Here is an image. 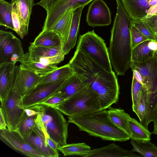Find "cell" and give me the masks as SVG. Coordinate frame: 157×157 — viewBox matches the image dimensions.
<instances>
[{"instance_id": "d6a6232c", "label": "cell", "mask_w": 157, "mask_h": 157, "mask_svg": "<svg viewBox=\"0 0 157 157\" xmlns=\"http://www.w3.org/2000/svg\"><path fill=\"white\" fill-rule=\"evenodd\" d=\"M36 116L37 115L28 116L21 123L18 131L25 139L29 137L36 127Z\"/></svg>"}, {"instance_id": "ab89813d", "label": "cell", "mask_w": 157, "mask_h": 157, "mask_svg": "<svg viewBox=\"0 0 157 157\" xmlns=\"http://www.w3.org/2000/svg\"><path fill=\"white\" fill-rule=\"evenodd\" d=\"M42 132L44 134L46 144L55 152L59 153L58 152L59 151L58 148L60 146L58 143L51 138L46 132L42 131Z\"/></svg>"}, {"instance_id": "ba28073f", "label": "cell", "mask_w": 157, "mask_h": 157, "mask_svg": "<svg viewBox=\"0 0 157 157\" xmlns=\"http://www.w3.org/2000/svg\"><path fill=\"white\" fill-rule=\"evenodd\" d=\"M25 54L21 40L10 31L0 30V63L19 61Z\"/></svg>"}, {"instance_id": "7dc6e473", "label": "cell", "mask_w": 157, "mask_h": 157, "mask_svg": "<svg viewBox=\"0 0 157 157\" xmlns=\"http://www.w3.org/2000/svg\"><path fill=\"white\" fill-rule=\"evenodd\" d=\"M156 52H157V50Z\"/></svg>"}, {"instance_id": "f35d334b", "label": "cell", "mask_w": 157, "mask_h": 157, "mask_svg": "<svg viewBox=\"0 0 157 157\" xmlns=\"http://www.w3.org/2000/svg\"><path fill=\"white\" fill-rule=\"evenodd\" d=\"M132 22L133 25L148 40L155 41V39L151 35L148 28L144 24L142 19L132 20Z\"/></svg>"}, {"instance_id": "44dd1931", "label": "cell", "mask_w": 157, "mask_h": 157, "mask_svg": "<svg viewBox=\"0 0 157 157\" xmlns=\"http://www.w3.org/2000/svg\"><path fill=\"white\" fill-rule=\"evenodd\" d=\"M85 6H82L74 10L68 37L62 48L63 53L65 55L67 54L76 44L79 30L80 18L82 10Z\"/></svg>"}, {"instance_id": "8992f818", "label": "cell", "mask_w": 157, "mask_h": 157, "mask_svg": "<svg viewBox=\"0 0 157 157\" xmlns=\"http://www.w3.org/2000/svg\"><path fill=\"white\" fill-rule=\"evenodd\" d=\"M77 48L87 55L107 71H113L108 49L105 41L94 30L79 36Z\"/></svg>"}, {"instance_id": "7a4b0ae2", "label": "cell", "mask_w": 157, "mask_h": 157, "mask_svg": "<svg viewBox=\"0 0 157 157\" xmlns=\"http://www.w3.org/2000/svg\"><path fill=\"white\" fill-rule=\"evenodd\" d=\"M117 12L111 30L109 56L117 75H124L130 68L132 49L130 29L132 19L121 0H115Z\"/></svg>"}, {"instance_id": "ee69618b", "label": "cell", "mask_w": 157, "mask_h": 157, "mask_svg": "<svg viewBox=\"0 0 157 157\" xmlns=\"http://www.w3.org/2000/svg\"><path fill=\"white\" fill-rule=\"evenodd\" d=\"M132 71L133 72V76L135 77L138 81L143 84V78L140 73L136 70H132Z\"/></svg>"}, {"instance_id": "4dcf8cb0", "label": "cell", "mask_w": 157, "mask_h": 157, "mask_svg": "<svg viewBox=\"0 0 157 157\" xmlns=\"http://www.w3.org/2000/svg\"><path fill=\"white\" fill-rule=\"evenodd\" d=\"M91 147L85 143L67 144L58 148L64 156L78 155L84 157L90 150Z\"/></svg>"}, {"instance_id": "277c9868", "label": "cell", "mask_w": 157, "mask_h": 157, "mask_svg": "<svg viewBox=\"0 0 157 157\" xmlns=\"http://www.w3.org/2000/svg\"><path fill=\"white\" fill-rule=\"evenodd\" d=\"M39 114L36 122L37 127L45 131L60 146L67 144L69 122L58 109L42 104L36 105Z\"/></svg>"}, {"instance_id": "1f68e13d", "label": "cell", "mask_w": 157, "mask_h": 157, "mask_svg": "<svg viewBox=\"0 0 157 157\" xmlns=\"http://www.w3.org/2000/svg\"><path fill=\"white\" fill-rule=\"evenodd\" d=\"M12 3L5 0H0V25L6 29H9L14 31L12 15Z\"/></svg>"}, {"instance_id": "9a60e30c", "label": "cell", "mask_w": 157, "mask_h": 157, "mask_svg": "<svg viewBox=\"0 0 157 157\" xmlns=\"http://www.w3.org/2000/svg\"><path fill=\"white\" fill-rule=\"evenodd\" d=\"M88 25L93 27L110 25L111 22L109 8L103 0H94L90 5L86 15Z\"/></svg>"}, {"instance_id": "4fadbf2b", "label": "cell", "mask_w": 157, "mask_h": 157, "mask_svg": "<svg viewBox=\"0 0 157 157\" xmlns=\"http://www.w3.org/2000/svg\"><path fill=\"white\" fill-rule=\"evenodd\" d=\"M94 0H58L47 12L43 31L49 30L60 19L63 14L71 9L74 10L86 6Z\"/></svg>"}, {"instance_id": "2e32d148", "label": "cell", "mask_w": 157, "mask_h": 157, "mask_svg": "<svg viewBox=\"0 0 157 157\" xmlns=\"http://www.w3.org/2000/svg\"><path fill=\"white\" fill-rule=\"evenodd\" d=\"M141 157L132 150L123 149L114 143L103 147L90 150L84 157Z\"/></svg>"}, {"instance_id": "836d02e7", "label": "cell", "mask_w": 157, "mask_h": 157, "mask_svg": "<svg viewBox=\"0 0 157 157\" xmlns=\"http://www.w3.org/2000/svg\"><path fill=\"white\" fill-rule=\"evenodd\" d=\"M130 32L131 47L132 49L141 43L149 40L133 25L132 21Z\"/></svg>"}, {"instance_id": "7402d4cb", "label": "cell", "mask_w": 157, "mask_h": 157, "mask_svg": "<svg viewBox=\"0 0 157 157\" xmlns=\"http://www.w3.org/2000/svg\"><path fill=\"white\" fill-rule=\"evenodd\" d=\"M32 43L36 46L51 48H62L63 46L60 35L52 30L42 31Z\"/></svg>"}, {"instance_id": "74e56055", "label": "cell", "mask_w": 157, "mask_h": 157, "mask_svg": "<svg viewBox=\"0 0 157 157\" xmlns=\"http://www.w3.org/2000/svg\"><path fill=\"white\" fill-rule=\"evenodd\" d=\"M66 99L65 96L58 91L54 95L40 104L52 107Z\"/></svg>"}, {"instance_id": "f546056e", "label": "cell", "mask_w": 157, "mask_h": 157, "mask_svg": "<svg viewBox=\"0 0 157 157\" xmlns=\"http://www.w3.org/2000/svg\"><path fill=\"white\" fill-rule=\"evenodd\" d=\"M87 86V85L74 73L69 78L65 85L59 92L64 95L67 99Z\"/></svg>"}, {"instance_id": "f1b7e54d", "label": "cell", "mask_w": 157, "mask_h": 157, "mask_svg": "<svg viewBox=\"0 0 157 157\" xmlns=\"http://www.w3.org/2000/svg\"><path fill=\"white\" fill-rule=\"evenodd\" d=\"M128 124L132 134L130 139L139 140H151V136L152 133L141 122L130 117Z\"/></svg>"}, {"instance_id": "8fae6325", "label": "cell", "mask_w": 157, "mask_h": 157, "mask_svg": "<svg viewBox=\"0 0 157 157\" xmlns=\"http://www.w3.org/2000/svg\"><path fill=\"white\" fill-rule=\"evenodd\" d=\"M41 77L21 64L16 65L12 89L23 98L37 86Z\"/></svg>"}, {"instance_id": "bcb514c9", "label": "cell", "mask_w": 157, "mask_h": 157, "mask_svg": "<svg viewBox=\"0 0 157 157\" xmlns=\"http://www.w3.org/2000/svg\"><path fill=\"white\" fill-rule=\"evenodd\" d=\"M153 122L154 129L152 133L157 135V112Z\"/></svg>"}, {"instance_id": "c3c4849f", "label": "cell", "mask_w": 157, "mask_h": 157, "mask_svg": "<svg viewBox=\"0 0 157 157\" xmlns=\"http://www.w3.org/2000/svg\"></svg>"}, {"instance_id": "7c38bea8", "label": "cell", "mask_w": 157, "mask_h": 157, "mask_svg": "<svg viewBox=\"0 0 157 157\" xmlns=\"http://www.w3.org/2000/svg\"><path fill=\"white\" fill-rule=\"evenodd\" d=\"M132 70L137 71L143 78L142 84L147 92L157 95V52L154 56L143 63L131 62Z\"/></svg>"}, {"instance_id": "cb8c5ba5", "label": "cell", "mask_w": 157, "mask_h": 157, "mask_svg": "<svg viewBox=\"0 0 157 157\" xmlns=\"http://www.w3.org/2000/svg\"><path fill=\"white\" fill-rule=\"evenodd\" d=\"M74 10L71 9L66 12L60 19L49 30L54 31L60 36L63 46L67 40L72 20Z\"/></svg>"}, {"instance_id": "603a6c76", "label": "cell", "mask_w": 157, "mask_h": 157, "mask_svg": "<svg viewBox=\"0 0 157 157\" xmlns=\"http://www.w3.org/2000/svg\"><path fill=\"white\" fill-rule=\"evenodd\" d=\"M18 62L24 68L41 76L46 75L59 68L56 65H45L33 60L30 59L28 52L25 53Z\"/></svg>"}, {"instance_id": "8d00e7d4", "label": "cell", "mask_w": 157, "mask_h": 157, "mask_svg": "<svg viewBox=\"0 0 157 157\" xmlns=\"http://www.w3.org/2000/svg\"><path fill=\"white\" fill-rule=\"evenodd\" d=\"M142 20L148 28L155 41L157 42V15L149 18H144Z\"/></svg>"}, {"instance_id": "9c48e42d", "label": "cell", "mask_w": 157, "mask_h": 157, "mask_svg": "<svg viewBox=\"0 0 157 157\" xmlns=\"http://www.w3.org/2000/svg\"><path fill=\"white\" fill-rule=\"evenodd\" d=\"M69 78L37 85L33 90L22 98L24 108L40 104L54 95L64 86Z\"/></svg>"}, {"instance_id": "e0dca14e", "label": "cell", "mask_w": 157, "mask_h": 157, "mask_svg": "<svg viewBox=\"0 0 157 157\" xmlns=\"http://www.w3.org/2000/svg\"><path fill=\"white\" fill-rule=\"evenodd\" d=\"M15 64L0 63V101L6 98L12 90L13 83Z\"/></svg>"}, {"instance_id": "60d3db41", "label": "cell", "mask_w": 157, "mask_h": 157, "mask_svg": "<svg viewBox=\"0 0 157 157\" xmlns=\"http://www.w3.org/2000/svg\"><path fill=\"white\" fill-rule=\"evenodd\" d=\"M58 1V0H40L36 4L43 7L47 12Z\"/></svg>"}, {"instance_id": "7bdbcfd3", "label": "cell", "mask_w": 157, "mask_h": 157, "mask_svg": "<svg viewBox=\"0 0 157 157\" xmlns=\"http://www.w3.org/2000/svg\"><path fill=\"white\" fill-rule=\"evenodd\" d=\"M6 124L4 116L0 109V129L1 130L5 129H6Z\"/></svg>"}, {"instance_id": "d4e9b609", "label": "cell", "mask_w": 157, "mask_h": 157, "mask_svg": "<svg viewBox=\"0 0 157 157\" xmlns=\"http://www.w3.org/2000/svg\"><path fill=\"white\" fill-rule=\"evenodd\" d=\"M107 110L109 118L114 124L127 133L131 139L132 134L128 124L131 117L130 115L122 109L113 108L111 106Z\"/></svg>"}, {"instance_id": "3957f363", "label": "cell", "mask_w": 157, "mask_h": 157, "mask_svg": "<svg viewBox=\"0 0 157 157\" xmlns=\"http://www.w3.org/2000/svg\"><path fill=\"white\" fill-rule=\"evenodd\" d=\"M69 123L76 125L80 131L105 140L124 141L130 139L125 132L109 118L106 109L68 116Z\"/></svg>"}, {"instance_id": "52a82bcc", "label": "cell", "mask_w": 157, "mask_h": 157, "mask_svg": "<svg viewBox=\"0 0 157 157\" xmlns=\"http://www.w3.org/2000/svg\"><path fill=\"white\" fill-rule=\"evenodd\" d=\"M0 109L4 116L7 129L17 131L28 116L22 102V97L12 89L7 97L1 101Z\"/></svg>"}, {"instance_id": "4316f807", "label": "cell", "mask_w": 157, "mask_h": 157, "mask_svg": "<svg viewBox=\"0 0 157 157\" xmlns=\"http://www.w3.org/2000/svg\"><path fill=\"white\" fill-rule=\"evenodd\" d=\"M74 74L73 69L68 63L46 75L42 76L38 85L67 78Z\"/></svg>"}, {"instance_id": "30bf717a", "label": "cell", "mask_w": 157, "mask_h": 157, "mask_svg": "<svg viewBox=\"0 0 157 157\" xmlns=\"http://www.w3.org/2000/svg\"><path fill=\"white\" fill-rule=\"evenodd\" d=\"M0 139L10 147L26 156L46 157L29 143L18 130H0Z\"/></svg>"}, {"instance_id": "484cf974", "label": "cell", "mask_w": 157, "mask_h": 157, "mask_svg": "<svg viewBox=\"0 0 157 157\" xmlns=\"http://www.w3.org/2000/svg\"><path fill=\"white\" fill-rule=\"evenodd\" d=\"M150 40L143 42L132 49L131 62L143 63L154 56L155 52L149 47L148 44Z\"/></svg>"}, {"instance_id": "ac0fdd59", "label": "cell", "mask_w": 157, "mask_h": 157, "mask_svg": "<svg viewBox=\"0 0 157 157\" xmlns=\"http://www.w3.org/2000/svg\"><path fill=\"white\" fill-rule=\"evenodd\" d=\"M149 0H121L125 11L133 20L145 17L151 7Z\"/></svg>"}, {"instance_id": "ffe728a7", "label": "cell", "mask_w": 157, "mask_h": 157, "mask_svg": "<svg viewBox=\"0 0 157 157\" xmlns=\"http://www.w3.org/2000/svg\"><path fill=\"white\" fill-rule=\"evenodd\" d=\"M16 3L20 14L21 25L19 36L23 39L28 32L30 16L34 2L33 0H11Z\"/></svg>"}, {"instance_id": "e575fe53", "label": "cell", "mask_w": 157, "mask_h": 157, "mask_svg": "<svg viewBox=\"0 0 157 157\" xmlns=\"http://www.w3.org/2000/svg\"><path fill=\"white\" fill-rule=\"evenodd\" d=\"M143 87L142 84L133 76L131 87L132 106L135 105L139 99Z\"/></svg>"}, {"instance_id": "5bb4252c", "label": "cell", "mask_w": 157, "mask_h": 157, "mask_svg": "<svg viewBox=\"0 0 157 157\" xmlns=\"http://www.w3.org/2000/svg\"><path fill=\"white\" fill-rule=\"evenodd\" d=\"M30 59L45 65H57L64 59L62 48L36 46L30 44L28 52Z\"/></svg>"}, {"instance_id": "5b68a950", "label": "cell", "mask_w": 157, "mask_h": 157, "mask_svg": "<svg viewBox=\"0 0 157 157\" xmlns=\"http://www.w3.org/2000/svg\"><path fill=\"white\" fill-rule=\"evenodd\" d=\"M52 107L68 116L102 109L98 95L88 85Z\"/></svg>"}, {"instance_id": "b9f144b4", "label": "cell", "mask_w": 157, "mask_h": 157, "mask_svg": "<svg viewBox=\"0 0 157 157\" xmlns=\"http://www.w3.org/2000/svg\"><path fill=\"white\" fill-rule=\"evenodd\" d=\"M157 14V4L151 6L148 10L147 15L145 18H149Z\"/></svg>"}, {"instance_id": "83f0119b", "label": "cell", "mask_w": 157, "mask_h": 157, "mask_svg": "<svg viewBox=\"0 0 157 157\" xmlns=\"http://www.w3.org/2000/svg\"><path fill=\"white\" fill-rule=\"evenodd\" d=\"M132 151L138 153L142 157H157V147L150 140H139L132 139Z\"/></svg>"}, {"instance_id": "d590c367", "label": "cell", "mask_w": 157, "mask_h": 157, "mask_svg": "<svg viewBox=\"0 0 157 157\" xmlns=\"http://www.w3.org/2000/svg\"><path fill=\"white\" fill-rule=\"evenodd\" d=\"M11 3L12 4V19L14 31L19 36L21 25V18L16 3L15 2Z\"/></svg>"}, {"instance_id": "d6986e66", "label": "cell", "mask_w": 157, "mask_h": 157, "mask_svg": "<svg viewBox=\"0 0 157 157\" xmlns=\"http://www.w3.org/2000/svg\"><path fill=\"white\" fill-rule=\"evenodd\" d=\"M25 139L34 148L46 157H58L59 155V153L55 152L46 144L43 132L37 126L31 135Z\"/></svg>"}, {"instance_id": "f6af8a7d", "label": "cell", "mask_w": 157, "mask_h": 157, "mask_svg": "<svg viewBox=\"0 0 157 157\" xmlns=\"http://www.w3.org/2000/svg\"><path fill=\"white\" fill-rule=\"evenodd\" d=\"M148 46L150 48L154 51L156 52L157 50V42L153 40H150L148 43Z\"/></svg>"}, {"instance_id": "6da1fadb", "label": "cell", "mask_w": 157, "mask_h": 157, "mask_svg": "<svg viewBox=\"0 0 157 157\" xmlns=\"http://www.w3.org/2000/svg\"><path fill=\"white\" fill-rule=\"evenodd\" d=\"M68 64L74 73L98 94L102 109L118 102L120 88L113 71H107L77 48Z\"/></svg>"}]
</instances>
